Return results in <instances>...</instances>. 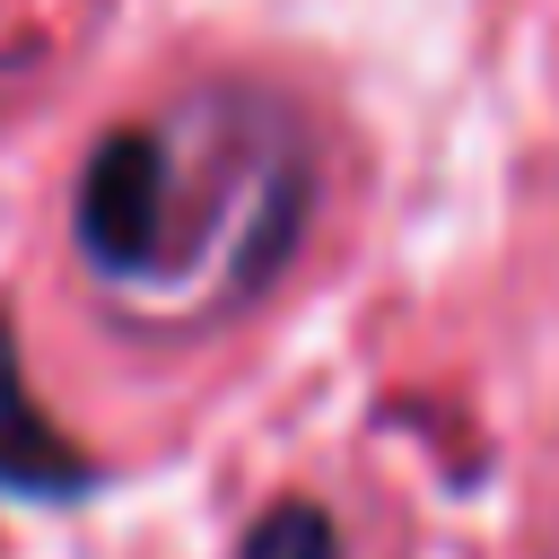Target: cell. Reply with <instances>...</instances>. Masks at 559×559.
<instances>
[{"instance_id":"1","label":"cell","mask_w":559,"mask_h":559,"mask_svg":"<svg viewBox=\"0 0 559 559\" xmlns=\"http://www.w3.org/2000/svg\"><path fill=\"white\" fill-rule=\"evenodd\" d=\"M306 210V122L262 87H183L96 140L79 175V262L131 323L201 332L288 271Z\"/></svg>"},{"instance_id":"2","label":"cell","mask_w":559,"mask_h":559,"mask_svg":"<svg viewBox=\"0 0 559 559\" xmlns=\"http://www.w3.org/2000/svg\"><path fill=\"white\" fill-rule=\"evenodd\" d=\"M0 489H26V498H70V489H87V463H79V454L35 419V402H26L9 323H0Z\"/></svg>"},{"instance_id":"3","label":"cell","mask_w":559,"mask_h":559,"mask_svg":"<svg viewBox=\"0 0 559 559\" xmlns=\"http://www.w3.org/2000/svg\"><path fill=\"white\" fill-rule=\"evenodd\" d=\"M245 559H341V550H332V524H323L314 507H280V515L253 524Z\"/></svg>"}]
</instances>
